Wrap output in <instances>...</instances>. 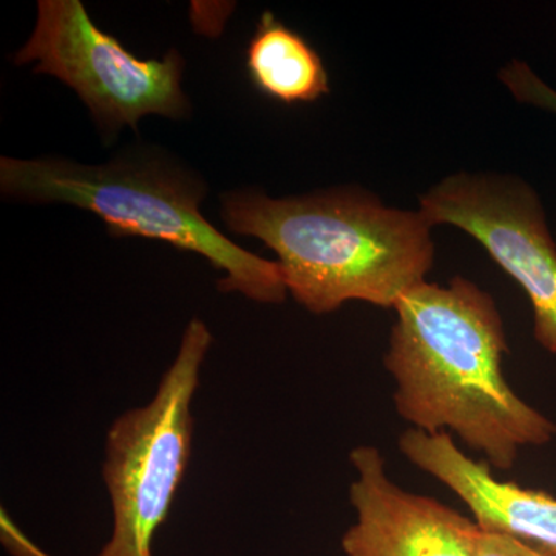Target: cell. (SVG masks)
Here are the masks:
<instances>
[{"instance_id":"cell-1","label":"cell","mask_w":556,"mask_h":556,"mask_svg":"<svg viewBox=\"0 0 556 556\" xmlns=\"http://www.w3.org/2000/svg\"><path fill=\"white\" fill-rule=\"evenodd\" d=\"M394 311L383 365L396 383L397 415L412 428L455 434L504 471L522 448L555 438V424L508 386L506 328L489 292L463 277L426 280Z\"/></svg>"},{"instance_id":"cell-2","label":"cell","mask_w":556,"mask_h":556,"mask_svg":"<svg viewBox=\"0 0 556 556\" xmlns=\"http://www.w3.org/2000/svg\"><path fill=\"white\" fill-rule=\"evenodd\" d=\"M230 232L255 237L278 255L289 294L314 314L351 300L397 305L433 268V226L357 188L270 199L260 190L222 195Z\"/></svg>"},{"instance_id":"cell-3","label":"cell","mask_w":556,"mask_h":556,"mask_svg":"<svg viewBox=\"0 0 556 556\" xmlns=\"http://www.w3.org/2000/svg\"><path fill=\"white\" fill-rule=\"evenodd\" d=\"M0 189L31 204H70L104 219L115 237H144L195 252L226 273L218 287L260 303L288 295L280 265L232 243L204 218L206 182L155 153H127L105 164L64 159H0Z\"/></svg>"},{"instance_id":"cell-4","label":"cell","mask_w":556,"mask_h":556,"mask_svg":"<svg viewBox=\"0 0 556 556\" xmlns=\"http://www.w3.org/2000/svg\"><path fill=\"white\" fill-rule=\"evenodd\" d=\"M211 343L206 324L190 320L152 401L110 427L104 481L112 501L113 532L98 556H153L156 530L166 521L188 467L192 401Z\"/></svg>"},{"instance_id":"cell-5","label":"cell","mask_w":556,"mask_h":556,"mask_svg":"<svg viewBox=\"0 0 556 556\" xmlns=\"http://www.w3.org/2000/svg\"><path fill=\"white\" fill-rule=\"evenodd\" d=\"M13 61L36 62L33 72L72 87L105 131L137 130L148 115L182 119L190 112L181 54L139 60L94 25L80 0H40L35 30Z\"/></svg>"},{"instance_id":"cell-6","label":"cell","mask_w":556,"mask_h":556,"mask_svg":"<svg viewBox=\"0 0 556 556\" xmlns=\"http://www.w3.org/2000/svg\"><path fill=\"white\" fill-rule=\"evenodd\" d=\"M430 225L473 237L532 303L535 339L556 356V244L535 190L511 175L456 174L420 197Z\"/></svg>"},{"instance_id":"cell-7","label":"cell","mask_w":556,"mask_h":556,"mask_svg":"<svg viewBox=\"0 0 556 556\" xmlns=\"http://www.w3.org/2000/svg\"><path fill=\"white\" fill-rule=\"evenodd\" d=\"M356 479L350 485L356 522L342 538L346 556H475L481 529L475 519L430 496L399 486L378 448L350 453Z\"/></svg>"},{"instance_id":"cell-8","label":"cell","mask_w":556,"mask_h":556,"mask_svg":"<svg viewBox=\"0 0 556 556\" xmlns=\"http://www.w3.org/2000/svg\"><path fill=\"white\" fill-rule=\"evenodd\" d=\"M399 450L413 466L455 493L482 532L515 538L548 556H556V497L543 490L501 481L485 460L457 447L452 434H428L408 428Z\"/></svg>"},{"instance_id":"cell-9","label":"cell","mask_w":556,"mask_h":556,"mask_svg":"<svg viewBox=\"0 0 556 556\" xmlns=\"http://www.w3.org/2000/svg\"><path fill=\"white\" fill-rule=\"evenodd\" d=\"M247 70L255 89L287 105L309 104L331 93L320 54L270 11L262 14L249 40Z\"/></svg>"},{"instance_id":"cell-10","label":"cell","mask_w":556,"mask_h":556,"mask_svg":"<svg viewBox=\"0 0 556 556\" xmlns=\"http://www.w3.org/2000/svg\"><path fill=\"white\" fill-rule=\"evenodd\" d=\"M504 86L522 104L556 113V90L547 86L526 62L511 61L500 73Z\"/></svg>"},{"instance_id":"cell-11","label":"cell","mask_w":556,"mask_h":556,"mask_svg":"<svg viewBox=\"0 0 556 556\" xmlns=\"http://www.w3.org/2000/svg\"><path fill=\"white\" fill-rule=\"evenodd\" d=\"M475 556H548L529 544L500 533L482 532Z\"/></svg>"}]
</instances>
